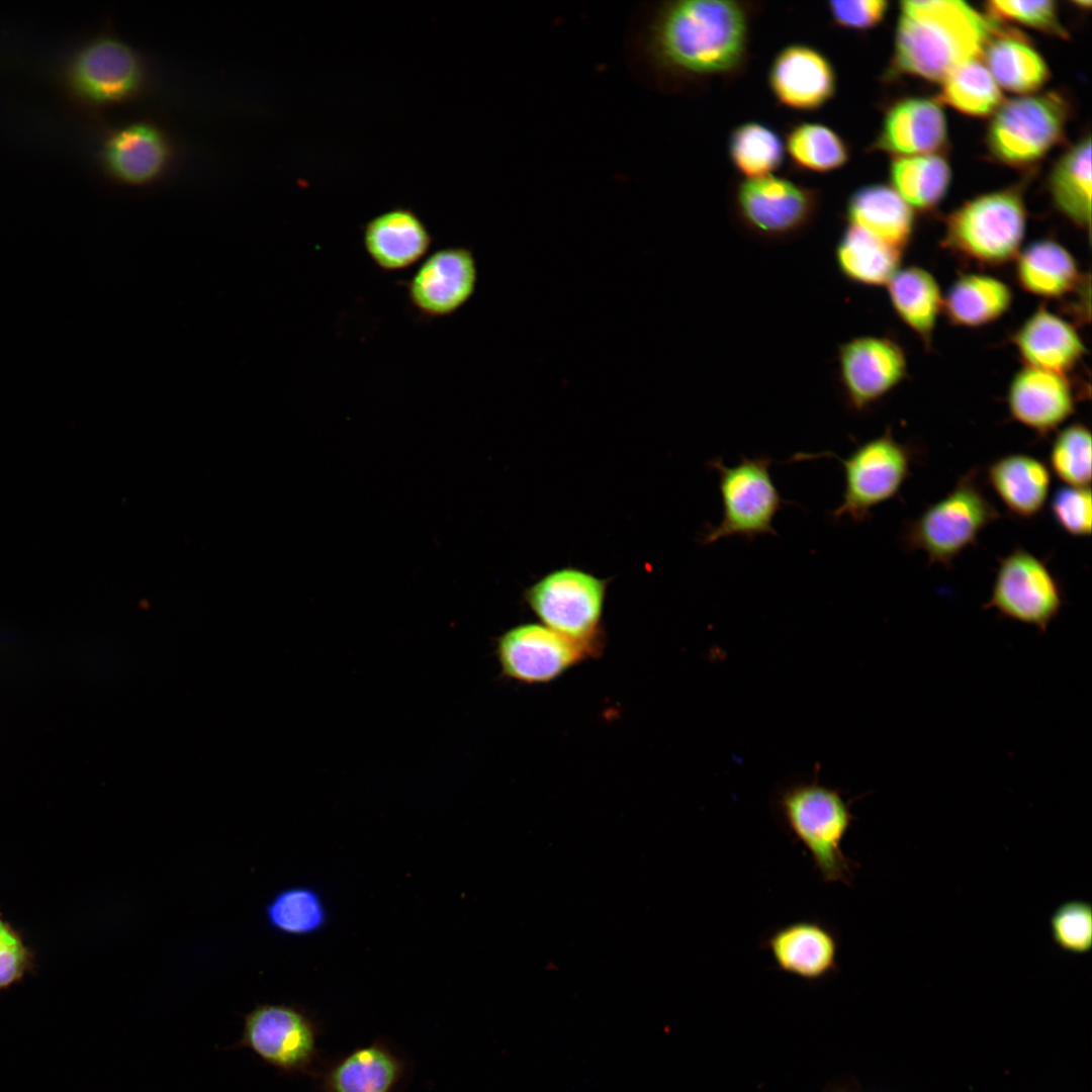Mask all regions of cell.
<instances>
[{
	"label": "cell",
	"mask_w": 1092,
	"mask_h": 1092,
	"mask_svg": "<svg viewBox=\"0 0 1092 1092\" xmlns=\"http://www.w3.org/2000/svg\"><path fill=\"white\" fill-rule=\"evenodd\" d=\"M748 20L733 1L684 0L664 4L650 26L654 63L673 73L705 76L735 70L747 46Z\"/></svg>",
	"instance_id": "6da1fadb"
},
{
	"label": "cell",
	"mask_w": 1092,
	"mask_h": 1092,
	"mask_svg": "<svg viewBox=\"0 0 1092 1092\" xmlns=\"http://www.w3.org/2000/svg\"><path fill=\"white\" fill-rule=\"evenodd\" d=\"M892 70L943 81L961 65L983 57L988 42L1005 28L960 0L900 3Z\"/></svg>",
	"instance_id": "7a4b0ae2"
},
{
	"label": "cell",
	"mask_w": 1092,
	"mask_h": 1092,
	"mask_svg": "<svg viewBox=\"0 0 1092 1092\" xmlns=\"http://www.w3.org/2000/svg\"><path fill=\"white\" fill-rule=\"evenodd\" d=\"M817 777L783 787L775 807L787 830L808 851L821 879L850 885L855 863L841 844L856 818L843 794L820 784Z\"/></svg>",
	"instance_id": "3957f363"
},
{
	"label": "cell",
	"mask_w": 1092,
	"mask_h": 1092,
	"mask_svg": "<svg viewBox=\"0 0 1092 1092\" xmlns=\"http://www.w3.org/2000/svg\"><path fill=\"white\" fill-rule=\"evenodd\" d=\"M980 471L971 468L944 496L906 522L899 539L904 550L921 551L929 564L949 569L963 551L976 545L980 534L1001 517L985 492Z\"/></svg>",
	"instance_id": "277c9868"
},
{
	"label": "cell",
	"mask_w": 1092,
	"mask_h": 1092,
	"mask_svg": "<svg viewBox=\"0 0 1092 1092\" xmlns=\"http://www.w3.org/2000/svg\"><path fill=\"white\" fill-rule=\"evenodd\" d=\"M835 458L843 468L844 488L839 506L830 512L833 522H866L878 506L895 498L911 475L915 451L898 441L890 428L857 444L845 458L833 453L797 454L794 460Z\"/></svg>",
	"instance_id": "5b68a950"
},
{
	"label": "cell",
	"mask_w": 1092,
	"mask_h": 1092,
	"mask_svg": "<svg viewBox=\"0 0 1092 1092\" xmlns=\"http://www.w3.org/2000/svg\"><path fill=\"white\" fill-rule=\"evenodd\" d=\"M772 460L767 455L741 456L734 466L716 457L707 462L718 476L722 517L717 525H707L699 542L741 537L748 542L761 535H777L774 519L784 506L792 505L780 493L770 474Z\"/></svg>",
	"instance_id": "8992f818"
},
{
	"label": "cell",
	"mask_w": 1092,
	"mask_h": 1092,
	"mask_svg": "<svg viewBox=\"0 0 1092 1092\" xmlns=\"http://www.w3.org/2000/svg\"><path fill=\"white\" fill-rule=\"evenodd\" d=\"M1026 212L1018 186L978 196L946 218L943 246L965 259L1001 265L1019 254Z\"/></svg>",
	"instance_id": "52a82bcc"
},
{
	"label": "cell",
	"mask_w": 1092,
	"mask_h": 1092,
	"mask_svg": "<svg viewBox=\"0 0 1092 1092\" xmlns=\"http://www.w3.org/2000/svg\"><path fill=\"white\" fill-rule=\"evenodd\" d=\"M994 113L987 133L990 152L1002 163L1024 167L1064 139L1070 105L1061 94L1046 92L1008 100Z\"/></svg>",
	"instance_id": "ba28073f"
},
{
	"label": "cell",
	"mask_w": 1092,
	"mask_h": 1092,
	"mask_svg": "<svg viewBox=\"0 0 1092 1092\" xmlns=\"http://www.w3.org/2000/svg\"><path fill=\"white\" fill-rule=\"evenodd\" d=\"M606 589L604 579L562 568L531 585L525 600L543 625L598 651Z\"/></svg>",
	"instance_id": "9c48e42d"
},
{
	"label": "cell",
	"mask_w": 1092,
	"mask_h": 1092,
	"mask_svg": "<svg viewBox=\"0 0 1092 1092\" xmlns=\"http://www.w3.org/2000/svg\"><path fill=\"white\" fill-rule=\"evenodd\" d=\"M1065 605L1061 584L1048 564L1016 547L999 560L985 610L1043 633Z\"/></svg>",
	"instance_id": "30bf717a"
},
{
	"label": "cell",
	"mask_w": 1092,
	"mask_h": 1092,
	"mask_svg": "<svg viewBox=\"0 0 1092 1092\" xmlns=\"http://www.w3.org/2000/svg\"><path fill=\"white\" fill-rule=\"evenodd\" d=\"M816 194L794 182L772 176L744 181L737 189L736 214L750 234L781 242L802 234L817 210Z\"/></svg>",
	"instance_id": "8fae6325"
},
{
	"label": "cell",
	"mask_w": 1092,
	"mask_h": 1092,
	"mask_svg": "<svg viewBox=\"0 0 1092 1092\" xmlns=\"http://www.w3.org/2000/svg\"><path fill=\"white\" fill-rule=\"evenodd\" d=\"M837 376L841 394L852 413H864L905 377L903 349L893 340L861 336L837 347Z\"/></svg>",
	"instance_id": "7c38bea8"
},
{
	"label": "cell",
	"mask_w": 1092,
	"mask_h": 1092,
	"mask_svg": "<svg viewBox=\"0 0 1092 1092\" xmlns=\"http://www.w3.org/2000/svg\"><path fill=\"white\" fill-rule=\"evenodd\" d=\"M597 650L540 624L513 627L496 639L504 677L524 684L556 679Z\"/></svg>",
	"instance_id": "4fadbf2b"
},
{
	"label": "cell",
	"mask_w": 1092,
	"mask_h": 1092,
	"mask_svg": "<svg viewBox=\"0 0 1092 1092\" xmlns=\"http://www.w3.org/2000/svg\"><path fill=\"white\" fill-rule=\"evenodd\" d=\"M74 90L95 104H112L133 97L145 79L138 53L124 41L98 37L75 56L70 70Z\"/></svg>",
	"instance_id": "5bb4252c"
},
{
	"label": "cell",
	"mask_w": 1092,
	"mask_h": 1092,
	"mask_svg": "<svg viewBox=\"0 0 1092 1092\" xmlns=\"http://www.w3.org/2000/svg\"><path fill=\"white\" fill-rule=\"evenodd\" d=\"M477 281L473 252L465 247H448L426 257L404 287L410 303L419 313L438 318L463 307L473 296Z\"/></svg>",
	"instance_id": "9a60e30c"
},
{
	"label": "cell",
	"mask_w": 1092,
	"mask_h": 1092,
	"mask_svg": "<svg viewBox=\"0 0 1092 1092\" xmlns=\"http://www.w3.org/2000/svg\"><path fill=\"white\" fill-rule=\"evenodd\" d=\"M245 1042L262 1059L284 1070L306 1067L315 1055L309 1019L286 1005L258 1006L246 1018Z\"/></svg>",
	"instance_id": "2e32d148"
},
{
	"label": "cell",
	"mask_w": 1092,
	"mask_h": 1092,
	"mask_svg": "<svg viewBox=\"0 0 1092 1092\" xmlns=\"http://www.w3.org/2000/svg\"><path fill=\"white\" fill-rule=\"evenodd\" d=\"M1006 400L1012 420L1041 438L1063 425L1077 403L1065 375L1027 366L1012 378Z\"/></svg>",
	"instance_id": "e0dca14e"
},
{
	"label": "cell",
	"mask_w": 1092,
	"mask_h": 1092,
	"mask_svg": "<svg viewBox=\"0 0 1092 1092\" xmlns=\"http://www.w3.org/2000/svg\"><path fill=\"white\" fill-rule=\"evenodd\" d=\"M777 968L816 982L838 970L839 939L819 920H799L772 930L762 942Z\"/></svg>",
	"instance_id": "ac0fdd59"
},
{
	"label": "cell",
	"mask_w": 1092,
	"mask_h": 1092,
	"mask_svg": "<svg viewBox=\"0 0 1092 1092\" xmlns=\"http://www.w3.org/2000/svg\"><path fill=\"white\" fill-rule=\"evenodd\" d=\"M172 157L165 132L153 123L132 122L114 130L105 141L102 160L108 173L121 183L146 185L159 179Z\"/></svg>",
	"instance_id": "d6986e66"
},
{
	"label": "cell",
	"mask_w": 1092,
	"mask_h": 1092,
	"mask_svg": "<svg viewBox=\"0 0 1092 1092\" xmlns=\"http://www.w3.org/2000/svg\"><path fill=\"white\" fill-rule=\"evenodd\" d=\"M769 85L784 105L813 110L830 100L836 77L830 62L817 50L793 44L779 53L769 70Z\"/></svg>",
	"instance_id": "ffe728a7"
},
{
	"label": "cell",
	"mask_w": 1092,
	"mask_h": 1092,
	"mask_svg": "<svg viewBox=\"0 0 1092 1092\" xmlns=\"http://www.w3.org/2000/svg\"><path fill=\"white\" fill-rule=\"evenodd\" d=\"M433 238L422 218L412 209L395 207L366 222L363 247L379 269L396 272L424 259Z\"/></svg>",
	"instance_id": "44dd1931"
},
{
	"label": "cell",
	"mask_w": 1092,
	"mask_h": 1092,
	"mask_svg": "<svg viewBox=\"0 0 1092 1092\" xmlns=\"http://www.w3.org/2000/svg\"><path fill=\"white\" fill-rule=\"evenodd\" d=\"M946 120L937 101L908 98L890 107L875 149L897 157L930 155L947 140Z\"/></svg>",
	"instance_id": "7402d4cb"
},
{
	"label": "cell",
	"mask_w": 1092,
	"mask_h": 1092,
	"mask_svg": "<svg viewBox=\"0 0 1092 1092\" xmlns=\"http://www.w3.org/2000/svg\"><path fill=\"white\" fill-rule=\"evenodd\" d=\"M1013 343L1027 367L1061 375L1072 370L1086 351L1076 329L1045 306L1026 318Z\"/></svg>",
	"instance_id": "603a6c76"
},
{
	"label": "cell",
	"mask_w": 1092,
	"mask_h": 1092,
	"mask_svg": "<svg viewBox=\"0 0 1092 1092\" xmlns=\"http://www.w3.org/2000/svg\"><path fill=\"white\" fill-rule=\"evenodd\" d=\"M986 481L1014 517L1031 520L1040 515L1050 496L1049 466L1025 453H1009L993 460Z\"/></svg>",
	"instance_id": "cb8c5ba5"
},
{
	"label": "cell",
	"mask_w": 1092,
	"mask_h": 1092,
	"mask_svg": "<svg viewBox=\"0 0 1092 1092\" xmlns=\"http://www.w3.org/2000/svg\"><path fill=\"white\" fill-rule=\"evenodd\" d=\"M846 218L902 252L913 232L911 206L894 188L881 184L857 189L847 202Z\"/></svg>",
	"instance_id": "d4e9b609"
},
{
	"label": "cell",
	"mask_w": 1092,
	"mask_h": 1092,
	"mask_svg": "<svg viewBox=\"0 0 1092 1092\" xmlns=\"http://www.w3.org/2000/svg\"><path fill=\"white\" fill-rule=\"evenodd\" d=\"M1015 270L1024 290L1048 298L1065 296L1083 281L1073 255L1052 240L1034 242L1019 252Z\"/></svg>",
	"instance_id": "484cf974"
},
{
	"label": "cell",
	"mask_w": 1092,
	"mask_h": 1092,
	"mask_svg": "<svg viewBox=\"0 0 1092 1092\" xmlns=\"http://www.w3.org/2000/svg\"><path fill=\"white\" fill-rule=\"evenodd\" d=\"M983 56L998 86L1014 93H1032L1050 77L1041 56L1017 31L1004 29L987 44Z\"/></svg>",
	"instance_id": "4316f807"
},
{
	"label": "cell",
	"mask_w": 1092,
	"mask_h": 1092,
	"mask_svg": "<svg viewBox=\"0 0 1092 1092\" xmlns=\"http://www.w3.org/2000/svg\"><path fill=\"white\" fill-rule=\"evenodd\" d=\"M834 258L840 274L848 281L881 286L887 285L900 269L902 251L848 224L836 244Z\"/></svg>",
	"instance_id": "83f0119b"
},
{
	"label": "cell",
	"mask_w": 1092,
	"mask_h": 1092,
	"mask_svg": "<svg viewBox=\"0 0 1092 1092\" xmlns=\"http://www.w3.org/2000/svg\"><path fill=\"white\" fill-rule=\"evenodd\" d=\"M1009 286L986 274H964L943 297L942 310L949 322L962 327H981L1002 316L1010 307Z\"/></svg>",
	"instance_id": "f1b7e54d"
},
{
	"label": "cell",
	"mask_w": 1092,
	"mask_h": 1092,
	"mask_svg": "<svg viewBox=\"0 0 1092 1092\" xmlns=\"http://www.w3.org/2000/svg\"><path fill=\"white\" fill-rule=\"evenodd\" d=\"M887 287L891 305L900 320L929 343L943 303L934 276L923 268L911 266L899 269Z\"/></svg>",
	"instance_id": "f546056e"
},
{
	"label": "cell",
	"mask_w": 1092,
	"mask_h": 1092,
	"mask_svg": "<svg viewBox=\"0 0 1092 1092\" xmlns=\"http://www.w3.org/2000/svg\"><path fill=\"white\" fill-rule=\"evenodd\" d=\"M402 1075L401 1062L375 1043L357 1049L328 1074V1092H392Z\"/></svg>",
	"instance_id": "4dcf8cb0"
},
{
	"label": "cell",
	"mask_w": 1092,
	"mask_h": 1092,
	"mask_svg": "<svg viewBox=\"0 0 1092 1092\" xmlns=\"http://www.w3.org/2000/svg\"><path fill=\"white\" fill-rule=\"evenodd\" d=\"M1091 139L1067 151L1054 167L1050 188L1061 212L1082 229L1091 226Z\"/></svg>",
	"instance_id": "1f68e13d"
},
{
	"label": "cell",
	"mask_w": 1092,
	"mask_h": 1092,
	"mask_svg": "<svg viewBox=\"0 0 1092 1092\" xmlns=\"http://www.w3.org/2000/svg\"><path fill=\"white\" fill-rule=\"evenodd\" d=\"M894 190L910 205L921 210L936 206L950 182V168L939 155L897 157L891 164Z\"/></svg>",
	"instance_id": "d6a6232c"
},
{
	"label": "cell",
	"mask_w": 1092,
	"mask_h": 1092,
	"mask_svg": "<svg viewBox=\"0 0 1092 1092\" xmlns=\"http://www.w3.org/2000/svg\"><path fill=\"white\" fill-rule=\"evenodd\" d=\"M942 82L939 99L963 113L986 116L1002 104L998 84L979 60L961 65Z\"/></svg>",
	"instance_id": "836d02e7"
},
{
	"label": "cell",
	"mask_w": 1092,
	"mask_h": 1092,
	"mask_svg": "<svg viewBox=\"0 0 1092 1092\" xmlns=\"http://www.w3.org/2000/svg\"><path fill=\"white\" fill-rule=\"evenodd\" d=\"M787 150L796 165L814 172L842 167L849 151L843 139L820 123H800L787 136Z\"/></svg>",
	"instance_id": "e575fe53"
},
{
	"label": "cell",
	"mask_w": 1092,
	"mask_h": 1092,
	"mask_svg": "<svg viewBox=\"0 0 1092 1092\" xmlns=\"http://www.w3.org/2000/svg\"><path fill=\"white\" fill-rule=\"evenodd\" d=\"M729 153L736 169L750 179L769 175L784 159V147L779 135L757 122H746L734 129L729 141Z\"/></svg>",
	"instance_id": "d590c367"
},
{
	"label": "cell",
	"mask_w": 1092,
	"mask_h": 1092,
	"mask_svg": "<svg viewBox=\"0 0 1092 1092\" xmlns=\"http://www.w3.org/2000/svg\"><path fill=\"white\" fill-rule=\"evenodd\" d=\"M265 916L275 930L291 935H303L321 928L325 921L324 905L311 889H284L267 903Z\"/></svg>",
	"instance_id": "8d00e7d4"
},
{
	"label": "cell",
	"mask_w": 1092,
	"mask_h": 1092,
	"mask_svg": "<svg viewBox=\"0 0 1092 1092\" xmlns=\"http://www.w3.org/2000/svg\"><path fill=\"white\" fill-rule=\"evenodd\" d=\"M1049 468L1065 485L1086 487L1091 482V432L1082 423L1059 431L1049 453Z\"/></svg>",
	"instance_id": "74e56055"
},
{
	"label": "cell",
	"mask_w": 1092,
	"mask_h": 1092,
	"mask_svg": "<svg viewBox=\"0 0 1092 1092\" xmlns=\"http://www.w3.org/2000/svg\"><path fill=\"white\" fill-rule=\"evenodd\" d=\"M1053 941L1063 950L1085 954L1092 948V905L1083 900L1061 904L1050 918Z\"/></svg>",
	"instance_id": "f35d334b"
},
{
	"label": "cell",
	"mask_w": 1092,
	"mask_h": 1092,
	"mask_svg": "<svg viewBox=\"0 0 1092 1092\" xmlns=\"http://www.w3.org/2000/svg\"><path fill=\"white\" fill-rule=\"evenodd\" d=\"M987 12L1000 22L1008 20L1062 38L1068 37L1067 30L1060 23L1056 3L1051 0L989 1Z\"/></svg>",
	"instance_id": "ab89813d"
},
{
	"label": "cell",
	"mask_w": 1092,
	"mask_h": 1092,
	"mask_svg": "<svg viewBox=\"0 0 1092 1092\" xmlns=\"http://www.w3.org/2000/svg\"><path fill=\"white\" fill-rule=\"evenodd\" d=\"M1091 489L1090 486L1059 487L1050 502L1051 514L1057 525L1067 534L1084 538L1091 534Z\"/></svg>",
	"instance_id": "60d3db41"
},
{
	"label": "cell",
	"mask_w": 1092,
	"mask_h": 1092,
	"mask_svg": "<svg viewBox=\"0 0 1092 1092\" xmlns=\"http://www.w3.org/2000/svg\"><path fill=\"white\" fill-rule=\"evenodd\" d=\"M32 967V954L19 933L0 915V991L20 981Z\"/></svg>",
	"instance_id": "b9f144b4"
},
{
	"label": "cell",
	"mask_w": 1092,
	"mask_h": 1092,
	"mask_svg": "<svg viewBox=\"0 0 1092 1092\" xmlns=\"http://www.w3.org/2000/svg\"><path fill=\"white\" fill-rule=\"evenodd\" d=\"M888 2L883 0L831 1L829 11L840 26L867 29L880 23L886 14Z\"/></svg>",
	"instance_id": "7bdbcfd3"
}]
</instances>
